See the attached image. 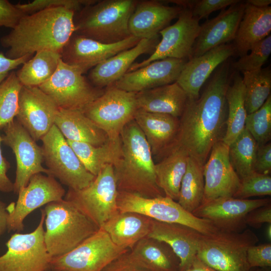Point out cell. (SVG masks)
I'll list each match as a JSON object with an SVG mask.
<instances>
[{"instance_id":"cell-19","label":"cell","mask_w":271,"mask_h":271,"mask_svg":"<svg viewBox=\"0 0 271 271\" xmlns=\"http://www.w3.org/2000/svg\"><path fill=\"white\" fill-rule=\"evenodd\" d=\"M141 40L131 36L116 43L106 44L73 33L63 48L61 60L84 74L118 53L135 46Z\"/></svg>"},{"instance_id":"cell-29","label":"cell","mask_w":271,"mask_h":271,"mask_svg":"<svg viewBox=\"0 0 271 271\" xmlns=\"http://www.w3.org/2000/svg\"><path fill=\"white\" fill-rule=\"evenodd\" d=\"M152 219L138 213L118 211L100 228L115 245L130 250L139 241L148 236Z\"/></svg>"},{"instance_id":"cell-40","label":"cell","mask_w":271,"mask_h":271,"mask_svg":"<svg viewBox=\"0 0 271 271\" xmlns=\"http://www.w3.org/2000/svg\"><path fill=\"white\" fill-rule=\"evenodd\" d=\"M16 72L13 71L0 84V126L13 121L18 109L19 96L22 87Z\"/></svg>"},{"instance_id":"cell-52","label":"cell","mask_w":271,"mask_h":271,"mask_svg":"<svg viewBox=\"0 0 271 271\" xmlns=\"http://www.w3.org/2000/svg\"><path fill=\"white\" fill-rule=\"evenodd\" d=\"M1 128L0 126V129ZM1 142L2 136L0 134V191L9 193L13 191L14 183L7 176V172L10 168V165L3 156L1 148Z\"/></svg>"},{"instance_id":"cell-2","label":"cell","mask_w":271,"mask_h":271,"mask_svg":"<svg viewBox=\"0 0 271 271\" xmlns=\"http://www.w3.org/2000/svg\"><path fill=\"white\" fill-rule=\"evenodd\" d=\"M74 15L70 10L57 7L25 15L0 39L2 47L8 49L6 56L15 59L46 50L61 54L75 32Z\"/></svg>"},{"instance_id":"cell-10","label":"cell","mask_w":271,"mask_h":271,"mask_svg":"<svg viewBox=\"0 0 271 271\" xmlns=\"http://www.w3.org/2000/svg\"><path fill=\"white\" fill-rule=\"evenodd\" d=\"M76 67L61 59L53 75L38 87L60 108L82 111L104 91L93 85Z\"/></svg>"},{"instance_id":"cell-17","label":"cell","mask_w":271,"mask_h":271,"mask_svg":"<svg viewBox=\"0 0 271 271\" xmlns=\"http://www.w3.org/2000/svg\"><path fill=\"white\" fill-rule=\"evenodd\" d=\"M58 110L53 99L38 87L22 86L15 119L37 141L54 124Z\"/></svg>"},{"instance_id":"cell-33","label":"cell","mask_w":271,"mask_h":271,"mask_svg":"<svg viewBox=\"0 0 271 271\" xmlns=\"http://www.w3.org/2000/svg\"><path fill=\"white\" fill-rule=\"evenodd\" d=\"M189 156L176 145L157 163L155 170L156 181L165 196L177 201L181 182L185 173Z\"/></svg>"},{"instance_id":"cell-46","label":"cell","mask_w":271,"mask_h":271,"mask_svg":"<svg viewBox=\"0 0 271 271\" xmlns=\"http://www.w3.org/2000/svg\"><path fill=\"white\" fill-rule=\"evenodd\" d=\"M246 261L250 269L254 267H270L271 244H255L248 247Z\"/></svg>"},{"instance_id":"cell-50","label":"cell","mask_w":271,"mask_h":271,"mask_svg":"<svg viewBox=\"0 0 271 271\" xmlns=\"http://www.w3.org/2000/svg\"><path fill=\"white\" fill-rule=\"evenodd\" d=\"M128 251L113 260L102 271H148L133 261Z\"/></svg>"},{"instance_id":"cell-30","label":"cell","mask_w":271,"mask_h":271,"mask_svg":"<svg viewBox=\"0 0 271 271\" xmlns=\"http://www.w3.org/2000/svg\"><path fill=\"white\" fill-rule=\"evenodd\" d=\"M138 109L180 118L188 96L177 82L136 93Z\"/></svg>"},{"instance_id":"cell-21","label":"cell","mask_w":271,"mask_h":271,"mask_svg":"<svg viewBox=\"0 0 271 271\" xmlns=\"http://www.w3.org/2000/svg\"><path fill=\"white\" fill-rule=\"evenodd\" d=\"M245 5V2L240 1L200 25L189 59L233 40L243 15Z\"/></svg>"},{"instance_id":"cell-55","label":"cell","mask_w":271,"mask_h":271,"mask_svg":"<svg viewBox=\"0 0 271 271\" xmlns=\"http://www.w3.org/2000/svg\"><path fill=\"white\" fill-rule=\"evenodd\" d=\"M246 3L258 8H265L268 7L271 3L270 0H248Z\"/></svg>"},{"instance_id":"cell-13","label":"cell","mask_w":271,"mask_h":271,"mask_svg":"<svg viewBox=\"0 0 271 271\" xmlns=\"http://www.w3.org/2000/svg\"><path fill=\"white\" fill-rule=\"evenodd\" d=\"M32 232L15 233L6 243L7 251L0 256V271H47L52 257L44 241L45 214Z\"/></svg>"},{"instance_id":"cell-32","label":"cell","mask_w":271,"mask_h":271,"mask_svg":"<svg viewBox=\"0 0 271 271\" xmlns=\"http://www.w3.org/2000/svg\"><path fill=\"white\" fill-rule=\"evenodd\" d=\"M127 253L133 261L148 271H179L178 257L164 242L146 237Z\"/></svg>"},{"instance_id":"cell-56","label":"cell","mask_w":271,"mask_h":271,"mask_svg":"<svg viewBox=\"0 0 271 271\" xmlns=\"http://www.w3.org/2000/svg\"><path fill=\"white\" fill-rule=\"evenodd\" d=\"M267 226L265 231V236L267 240L270 241L271 240V223H267Z\"/></svg>"},{"instance_id":"cell-57","label":"cell","mask_w":271,"mask_h":271,"mask_svg":"<svg viewBox=\"0 0 271 271\" xmlns=\"http://www.w3.org/2000/svg\"><path fill=\"white\" fill-rule=\"evenodd\" d=\"M258 271H264V270H258Z\"/></svg>"},{"instance_id":"cell-22","label":"cell","mask_w":271,"mask_h":271,"mask_svg":"<svg viewBox=\"0 0 271 271\" xmlns=\"http://www.w3.org/2000/svg\"><path fill=\"white\" fill-rule=\"evenodd\" d=\"M188 60L166 58L126 73L112 84L122 90L138 93L176 82Z\"/></svg>"},{"instance_id":"cell-9","label":"cell","mask_w":271,"mask_h":271,"mask_svg":"<svg viewBox=\"0 0 271 271\" xmlns=\"http://www.w3.org/2000/svg\"><path fill=\"white\" fill-rule=\"evenodd\" d=\"M44 161L50 175L74 190L88 186L95 176L89 172L54 124L41 139Z\"/></svg>"},{"instance_id":"cell-35","label":"cell","mask_w":271,"mask_h":271,"mask_svg":"<svg viewBox=\"0 0 271 271\" xmlns=\"http://www.w3.org/2000/svg\"><path fill=\"white\" fill-rule=\"evenodd\" d=\"M66 141L86 169L95 176L106 165L115 164L121 155L120 138L115 141L108 139L104 144L98 146Z\"/></svg>"},{"instance_id":"cell-38","label":"cell","mask_w":271,"mask_h":271,"mask_svg":"<svg viewBox=\"0 0 271 271\" xmlns=\"http://www.w3.org/2000/svg\"><path fill=\"white\" fill-rule=\"evenodd\" d=\"M242 73L245 107L248 114L259 108L270 95L271 70L268 66Z\"/></svg>"},{"instance_id":"cell-28","label":"cell","mask_w":271,"mask_h":271,"mask_svg":"<svg viewBox=\"0 0 271 271\" xmlns=\"http://www.w3.org/2000/svg\"><path fill=\"white\" fill-rule=\"evenodd\" d=\"M243 15L239 23L233 46L240 57L270 35L271 7L258 8L245 2Z\"/></svg>"},{"instance_id":"cell-7","label":"cell","mask_w":271,"mask_h":271,"mask_svg":"<svg viewBox=\"0 0 271 271\" xmlns=\"http://www.w3.org/2000/svg\"><path fill=\"white\" fill-rule=\"evenodd\" d=\"M116 202L119 211L134 212L158 221L187 225L204 235L219 230L210 221L196 217L166 196L147 198L118 191Z\"/></svg>"},{"instance_id":"cell-23","label":"cell","mask_w":271,"mask_h":271,"mask_svg":"<svg viewBox=\"0 0 271 271\" xmlns=\"http://www.w3.org/2000/svg\"><path fill=\"white\" fill-rule=\"evenodd\" d=\"M134 120L145 136L153 156L161 160L176 146L180 128L179 118L138 109Z\"/></svg>"},{"instance_id":"cell-20","label":"cell","mask_w":271,"mask_h":271,"mask_svg":"<svg viewBox=\"0 0 271 271\" xmlns=\"http://www.w3.org/2000/svg\"><path fill=\"white\" fill-rule=\"evenodd\" d=\"M229 146L222 141L212 147L203 166L204 193L202 203L222 197H233L240 179L229 158Z\"/></svg>"},{"instance_id":"cell-43","label":"cell","mask_w":271,"mask_h":271,"mask_svg":"<svg viewBox=\"0 0 271 271\" xmlns=\"http://www.w3.org/2000/svg\"><path fill=\"white\" fill-rule=\"evenodd\" d=\"M271 177L253 172L240 179L239 187L233 197L246 199L251 197L270 196Z\"/></svg>"},{"instance_id":"cell-41","label":"cell","mask_w":271,"mask_h":271,"mask_svg":"<svg viewBox=\"0 0 271 271\" xmlns=\"http://www.w3.org/2000/svg\"><path fill=\"white\" fill-rule=\"evenodd\" d=\"M245 128L258 146L270 142L271 139V95L257 110L247 115Z\"/></svg>"},{"instance_id":"cell-18","label":"cell","mask_w":271,"mask_h":271,"mask_svg":"<svg viewBox=\"0 0 271 271\" xmlns=\"http://www.w3.org/2000/svg\"><path fill=\"white\" fill-rule=\"evenodd\" d=\"M270 203L268 198L241 199L219 197L202 203L192 213L210 221L220 231L239 232L246 226L245 218L251 210Z\"/></svg>"},{"instance_id":"cell-44","label":"cell","mask_w":271,"mask_h":271,"mask_svg":"<svg viewBox=\"0 0 271 271\" xmlns=\"http://www.w3.org/2000/svg\"><path fill=\"white\" fill-rule=\"evenodd\" d=\"M96 0H35L26 4H16L17 7L27 15L46 9L63 7L79 12L84 7L95 3Z\"/></svg>"},{"instance_id":"cell-4","label":"cell","mask_w":271,"mask_h":271,"mask_svg":"<svg viewBox=\"0 0 271 271\" xmlns=\"http://www.w3.org/2000/svg\"><path fill=\"white\" fill-rule=\"evenodd\" d=\"M136 0H102L75 14L74 33L106 44L116 43L131 35L128 22Z\"/></svg>"},{"instance_id":"cell-1","label":"cell","mask_w":271,"mask_h":271,"mask_svg":"<svg viewBox=\"0 0 271 271\" xmlns=\"http://www.w3.org/2000/svg\"><path fill=\"white\" fill-rule=\"evenodd\" d=\"M225 62L210 79L201 96L195 99H187L179 118L176 145L182 148L189 157L202 166L213 146L222 141L225 133L226 94L231 77L229 64Z\"/></svg>"},{"instance_id":"cell-11","label":"cell","mask_w":271,"mask_h":271,"mask_svg":"<svg viewBox=\"0 0 271 271\" xmlns=\"http://www.w3.org/2000/svg\"><path fill=\"white\" fill-rule=\"evenodd\" d=\"M129 250L115 245L108 234L100 228L70 251L52 257L50 269L53 271H102Z\"/></svg>"},{"instance_id":"cell-54","label":"cell","mask_w":271,"mask_h":271,"mask_svg":"<svg viewBox=\"0 0 271 271\" xmlns=\"http://www.w3.org/2000/svg\"><path fill=\"white\" fill-rule=\"evenodd\" d=\"M184 271H217L209 266L196 256L190 267Z\"/></svg>"},{"instance_id":"cell-5","label":"cell","mask_w":271,"mask_h":271,"mask_svg":"<svg viewBox=\"0 0 271 271\" xmlns=\"http://www.w3.org/2000/svg\"><path fill=\"white\" fill-rule=\"evenodd\" d=\"M44 241L52 257L68 253L99 228L70 202L62 199L46 205Z\"/></svg>"},{"instance_id":"cell-6","label":"cell","mask_w":271,"mask_h":271,"mask_svg":"<svg viewBox=\"0 0 271 271\" xmlns=\"http://www.w3.org/2000/svg\"><path fill=\"white\" fill-rule=\"evenodd\" d=\"M258 241L250 229L239 232L218 230L202 235L196 256L217 271H249L246 251Z\"/></svg>"},{"instance_id":"cell-31","label":"cell","mask_w":271,"mask_h":271,"mask_svg":"<svg viewBox=\"0 0 271 271\" xmlns=\"http://www.w3.org/2000/svg\"><path fill=\"white\" fill-rule=\"evenodd\" d=\"M54 124L66 140L98 146L108 140L106 134L80 110L59 108Z\"/></svg>"},{"instance_id":"cell-51","label":"cell","mask_w":271,"mask_h":271,"mask_svg":"<svg viewBox=\"0 0 271 271\" xmlns=\"http://www.w3.org/2000/svg\"><path fill=\"white\" fill-rule=\"evenodd\" d=\"M33 55H26L20 58L12 59L0 52V84L7 77L10 73L18 66L23 65Z\"/></svg>"},{"instance_id":"cell-34","label":"cell","mask_w":271,"mask_h":271,"mask_svg":"<svg viewBox=\"0 0 271 271\" xmlns=\"http://www.w3.org/2000/svg\"><path fill=\"white\" fill-rule=\"evenodd\" d=\"M231 78L226 98L227 104V116L226 130L222 141L230 145L245 128L247 115L245 107V89L242 77L236 71Z\"/></svg>"},{"instance_id":"cell-49","label":"cell","mask_w":271,"mask_h":271,"mask_svg":"<svg viewBox=\"0 0 271 271\" xmlns=\"http://www.w3.org/2000/svg\"><path fill=\"white\" fill-rule=\"evenodd\" d=\"M270 223V203L251 210L247 214L245 218L246 225L256 229L259 228L264 223Z\"/></svg>"},{"instance_id":"cell-26","label":"cell","mask_w":271,"mask_h":271,"mask_svg":"<svg viewBox=\"0 0 271 271\" xmlns=\"http://www.w3.org/2000/svg\"><path fill=\"white\" fill-rule=\"evenodd\" d=\"M182 9L166 6L158 1H138L129 20V33L140 39L155 37L178 18Z\"/></svg>"},{"instance_id":"cell-48","label":"cell","mask_w":271,"mask_h":271,"mask_svg":"<svg viewBox=\"0 0 271 271\" xmlns=\"http://www.w3.org/2000/svg\"><path fill=\"white\" fill-rule=\"evenodd\" d=\"M254 171L259 174L270 175L271 172V144L270 142L258 146Z\"/></svg>"},{"instance_id":"cell-45","label":"cell","mask_w":271,"mask_h":271,"mask_svg":"<svg viewBox=\"0 0 271 271\" xmlns=\"http://www.w3.org/2000/svg\"><path fill=\"white\" fill-rule=\"evenodd\" d=\"M238 0H196L190 10L193 17L200 20L207 19L215 11L225 9L226 7L239 2Z\"/></svg>"},{"instance_id":"cell-16","label":"cell","mask_w":271,"mask_h":271,"mask_svg":"<svg viewBox=\"0 0 271 271\" xmlns=\"http://www.w3.org/2000/svg\"><path fill=\"white\" fill-rule=\"evenodd\" d=\"M18 194L17 202L7 206L9 231L23 230L24 220L30 213L44 205L63 199L65 191L54 177L38 173L30 178Z\"/></svg>"},{"instance_id":"cell-58","label":"cell","mask_w":271,"mask_h":271,"mask_svg":"<svg viewBox=\"0 0 271 271\" xmlns=\"http://www.w3.org/2000/svg\"><path fill=\"white\" fill-rule=\"evenodd\" d=\"M52 271H53V270H52Z\"/></svg>"},{"instance_id":"cell-15","label":"cell","mask_w":271,"mask_h":271,"mask_svg":"<svg viewBox=\"0 0 271 271\" xmlns=\"http://www.w3.org/2000/svg\"><path fill=\"white\" fill-rule=\"evenodd\" d=\"M2 128L4 134L2 136V142L12 150L16 157L17 169L13 191L18 194L28 185L33 175L41 173L50 175V173L42 165L44 161L42 147L16 119Z\"/></svg>"},{"instance_id":"cell-8","label":"cell","mask_w":271,"mask_h":271,"mask_svg":"<svg viewBox=\"0 0 271 271\" xmlns=\"http://www.w3.org/2000/svg\"><path fill=\"white\" fill-rule=\"evenodd\" d=\"M118 193L113 165L107 164L86 187L79 190L69 189L64 199L100 228L118 212Z\"/></svg>"},{"instance_id":"cell-12","label":"cell","mask_w":271,"mask_h":271,"mask_svg":"<svg viewBox=\"0 0 271 271\" xmlns=\"http://www.w3.org/2000/svg\"><path fill=\"white\" fill-rule=\"evenodd\" d=\"M138 106L136 93L109 85L103 94L83 110L107 135L115 141L120 138L123 127L134 119Z\"/></svg>"},{"instance_id":"cell-37","label":"cell","mask_w":271,"mask_h":271,"mask_svg":"<svg viewBox=\"0 0 271 271\" xmlns=\"http://www.w3.org/2000/svg\"><path fill=\"white\" fill-rule=\"evenodd\" d=\"M204 193L203 166L189 157L177 202L184 209L192 213L202 204Z\"/></svg>"},{"instance_id":"cell-42","label":"cell","mask_w":271,"mask_h":271,"mask_svg":"<svg viewBox=\"0 0 271 271\" xmlns=\"http://www.w3.org/2000/svg\"><path fill=\"white\" fill-rule=\"evenodd\" d=\"M249 54L241 56L232 64L237 72L251 71L261 69L271 53V35L256 44L251 50Z\"/></svg>"},{"instance_id":"cell-27","label":"cell","mask_w":271,"mask_h":271,"mask_svg":"<svg viewBox=\"0 0 271 271\" xmlns=\"http://www.w3.org/2000/svg\"><path fill=\"white\" fill-rule=\"evenodd\" d=\"M159 35L142 39L134 47L118 53L93 68L88 79L94 86L103 88L114 84L126 73L140 56L152 53L159 42Z\"/></svg>"},{"instance_id":"cell-25","label":"cell","mask_w":271,"mask_h":271,"mask_svg":"<svg viewBox=\"0 0 271 271\" xmlns=\"http://www.w3.org/2000/svg\"><path fill=\"white\" fill-rule=\"evenodd\" d=\"M234 54L233 45L226 44L189 59L176 82L186 92L188 98L197 99L201 87L214 70Z\"/></svg>"},{"instance_id":"cell-39","label":"cell","mask_w":271,"mask_h":271,"mask_svg":"<svg viewBox=\"0 0 271 271\" xmlns=\"http://www.w3.org/2000/svg\"><path fill=\"white\" fill-rule=\"evenodd\" d=\"M258 145L246 128L229 146L230 163L240 179L254 172Z\"/></svg>"},{"instance_id":"cell-3","label":"cell","mask_w":271,"mask_h":271,"mask_svg":"<svg viewBox=\"0 0 271 271\" xmlns=\"http://www.w3.org/2000/svg\"><path fill=\"white\" fill-rule=\"evenodd\" d=\"M120 138L121 155L113 165L118 191L147 198L165 196L157 183L149 145L134 119L123 127Z\"/></svg>"},{"instance_id":"cell-14","label":"cell","mask_w":271,"mask_h":271,"mask_svg":"<svg viewBox=\"0 0 271 271\" xmlns=\"http://www.w3.org/2000/svg\"><path fill=\"white\" fill-rule=\"evenodd\" d=\"M200 28L199 20L193 17L191 11L183 8L177 22L160 32L161 40L150 56L140 63H133L127 72L166 58L188 60Z\"/></svg>"},{"instance_id":"cell-24","label":"cell","mask_w":271,"mask_h":271,"mask_svg":"<svg viewBox=\"0 0 271 271\" xmlns=\"http://www.w3.org/2000/svg\"><path fill=\"white\" fill-rule=\"evenodd\" d=\"M202 235L187 225L152 219L147 237L167 244L179 259V271H184L190 267L196 257Z\"/></svg>"},{"instance_id":"cell-53","label":"cell","mask_w":271,"mask_h":271,"mask_svg":"<svg viewBox=\"0 0 271 271\" xmlns=\"http://www.w3.org/2000/svg\"><path fill=\"white\" fill-rule=\"evenodd\" d=\"M8 215L7 206L0 200V236L8 229Z\"/></svg>"},{"instance_id":"cell-36","label":"cell","mask_w":271,"mask_h":271,"mask_svg":"<svg viewBox=\"0 0 271 271\" xmlns=\"http://www.w3.org/2000/svg\"><path fill=\"white\" fill-rule=\"evenodd\" d=\"M61 59V54L57 52H37L16 72L17 76L23 86L39 87L53 75Z\"/></svg>"},{"instance_id":"cell-47","label":"cell","mask_w":271,"mask_h":271,"mask_svg":"<svg viewBox=\"0 0 271 271\" xmlns=\"http://www.w3.org/2000/svg\"><path fill=\"white\" fill-rule=\"evenodd\" d=\"M26 15L17 5L12 4L8 0H0V27L12 29Z\"/></svg>"}]
</instances>
